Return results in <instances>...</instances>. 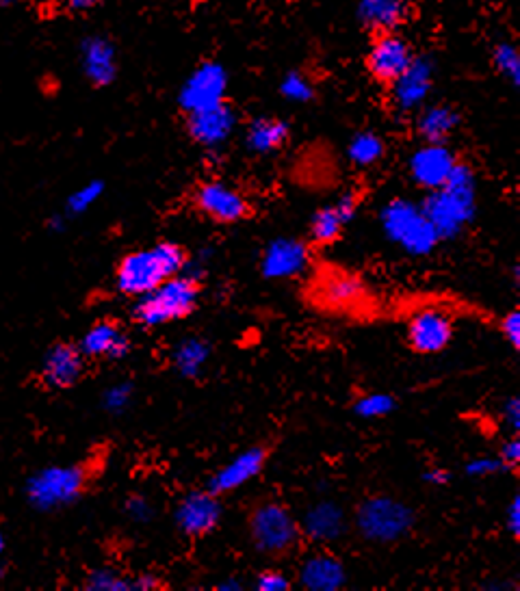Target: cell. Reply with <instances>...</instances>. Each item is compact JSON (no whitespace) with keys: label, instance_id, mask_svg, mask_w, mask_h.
Listing matches in <instances>:
<instances>
[{"label":"cell","instance_id":"cell-39","mask_svg":"<svg viewBox=\"0 0 520 591\" xmlns=\"http://www.w3.org/2000/svg\"><path fill=\"white\" fill-rule=\"evenodd\" d=\"M501 334L512 349H520V314L518 310L507 312L501 321Z\"/></svg>","mask_w":520,"mask_h":591},{"label":"cell","instance_id":"cell-2","mask_svg":"<svg viewBox=\"0 0 520 591\" xmlns=\"http://www.w3.org/2000/svg\"><path fill=\"white\" fill-rule=\"evenodd\" d=\"M187 249L163 241L146 249H135L120 258L115 267V288L126 297H139L154 291L169 278H174L185 267Z\"/></svg>","mask_w":520,"mask_h":591},{"label":"cell","instance_id":"cell-14","mask_svg":"<svg viewBox=\"0 0 520 591\" xmlns=\"http://www.w3.org/2000/svg\"><path fill=\"white\" fill-rule=\"evenodd\" d=\"M315 301L325 310L347 312L358 310L369 299L367 286L358 275L349 271H328L315 284Z\"/></svg>","mask_w":520,"mask_h":591},{"label":"cell","instance_id":"cell-45","mask_svg":"<svg viewBox=\"0 0 520 591\" xmlns=\"http://www.w3.org/2000/svg\"><path fill=\"white\" fill-rule=\"evenodd\" d=\"M100 0H65V7L74 13H85L89 9H94Z\"/></svg>","mask_w":520,"mask_h":591},{"label":"cell","instance_id":"cell-26","mask_svg":"<svg viewBox=\"0 0 520 591\" xmlns=\"http://www.w3.org/2000/svg\"><path fill=\"white\" fill-rule=\"evenodd\" d=\"M291 128L280 117H256L245 130V143L254 154H271L286 146Z\"/></svg>","mask_w":520,"mask_h":591},{"label":"cell","instance_id":"cell-48","mask_svg":"<svg viewBox=\"0 0 520 591\" xmlns=\"http://www.w3.org/2000/svg\"><path fill=\"white\" fill-rule=\"evenodd\" d=\"M5 546H7V542H5V533L0 531V557H3V553H5Z\"/></svg>","mask_w":520,"mask_h":591},{"label":"cell","instance_id":"cell-30","mask_svg":"<svg viewBox=\"0 0 520 591\" xmlns=\"http://www.w3.org/2000/svg\"><path fill=\"white\" fill-rule=\"evenodd\" d=\"M280 94L289 102L308 104L317 98V85L304 70H291L282 78Z\"/></svg>","mask_w":520,"mask_h":591},{"label":"cell","instance_id":"cell-38","mask_svg":"<svg viewBox=\"0 0 520 591\" xmlns=\"http://www.w3.org/2000/svg\"><path fill=\"white\" fill-rule=\"evenodd\" d=\"M124 511H126V516L130 520H135V522H150V518L154 514V509H152L150 501H148L146 496H141V494L128 496L126 503H124Z\"/></svg>","mask_w":520,"mask_h":591},{"label":"cell","instance_id":"cell-12","mask_svg":"<svg viewBox=\"0 0 520 591\" xmlns=\"http://www.w3.org/2000/svg\"><path fill=\"white\" fill-rule=\"evenodd\" d=\"M269 455H271V449L265 444L250 446V449H245L243 453L234 457L232 462L221 466L215 475L208 479L206 490L215 496L237 492L245 483H250L265 470Z\"/></svg>","mask_w":520,"mask_h":591},{"label":"cell","instance_id":"cell-23","mask_svg":"<svg viewBox=\"0 0 520 591\" xmlns=\"http://www.w3.org/2000/svg\"><path fill=\"white\" fill-rule=\"evenodd\" d=\"M410 16V0H360L358 5V20L371 35L399 31L408 24Z\"/></svg>","mask_w":520,"mask_h":591},{"label":"cell","instance_id":"cell-25","mask_svg":"<svg viewBox=\"0 0 520 591\" xmlns=\"http://www.w3.org/2000/svg\"><path fill=\"white\" fill-rule=\"evenodd\" d=\"M347 581L343 561L332 553L308 557L299 568V585L308 591H338Z\"/></svg>","mask_w":520,"mask_h":591},{"label":"cell","instance_id":"cell-42","mask_svg":"<svg viewBox=\"0 0 520 591\" xmlns=\"http://www.w3.org/2000/svg\"><path fill=\"white\" fill-rule=\"evenodd\" d=\"M507 529H510L514 540H518L520 535V498L514 496L510 509H507Z\"/></svg>","mask_w":520,"mask_h":591},{"label":"cell","instance_id":"cell-4","mask_svg":"<svg viewBox=\"0 0 520 591\" xmlns=\"http://www.w3.org/2000/svg\"><path fill=\"white\" fill-rule=\"evenodd\" d=\"M89 479V466L85 464L46 466L26 479V503L42 514L70 507L85 496Z\"/></svg>","mask_w":520,"mask_h":591},{"label":"cell","instance_id":"cell-21","mask_svg":"<svg viewBox=\"0 0 520 591\" xmlns=\"http://www.w3.org/2000/svg\"><path fill=\"white\" fill-rule=\"evenodd\" d=\"M310 249L304 241L297 239H276L267 245L260 260V273L267 280H284L302 273L308 265Z\"/></svg>","mask_w":520,"mask_h":591},{"label":"cell","instance_id":"cell-29","mask_svg":"<svg viewBox=\"0 0 520 591\" xmlns=\"http://www.w3.org/2000/svg\"><path fill=\"white\" fill-rule=\"evenodd\" d=\"M384 154H386L384 139L380 135L371 133V130H362V133L351 137L349 148H347L349 161L362 169L380 163L384 159Z\"/></svg>","mask_w":520,"mask_h":591},{"label":"cell","instance_id":"cell-33","mask_svg":"<svg viewBox=\"0 0 520 591\" xmlns=\"http://www.w3.org/2000/svg\"><path fill=\"white\" fill-rule=\"evenodd\" d=\"M85 589L87 591H133V579H128V576L109 568H98L87 574Z\"/></svg>","mask_w":520,"mask_h":591},{"label":"cell","instance_id":"cell-49","mask_svg":"<svg viewBox=\"0 0 520 591\" xmlns=\"http://www.w3.org/2000/svg\"><path fill=\"white\" fill-rule=\"evenodd\" d=\"M5 574H7V568H5V563H3V561H0V581H3V579H5Z\"/></svg>","mask_w":520,"mask_h":591},{"label":"cell","instance_id":"cell-24","mask_svg":"<svg viewBox=\"0 0 520 591\" xmlns=\"http://www.w3.org/2000/svg\"><path fill=\"white\" fill-rule=\"evenodd\" d=\"M299 529L312 542H336L347 531V514L336 501H319L306 511L304 520L299 522Z\"/></svg>","mask_w":520,"mask_h":591},{"label":"cell","instance_id":"cell-31","mask_svg":"<svg viewBox=\"0 0 520 591\" xmlns=\"http://www.w3.org/2000/svg\"><path fill=\"white\" fill-rule=\"evenodd\" d=\"M492 65L514 87L520 83V55L512 42H499L492 48Z\"/></svg>","mask_w":520,"mask_h":591},{"label":"cell","instance_id":"cell-32","mask_svg":"<svg viewBox=\"0 0 520 591\" xmlns=\"http://www.w3.org/2000/svg\"><path fill=\"white\" fill-rule=\"evenodd\" d=\"M104 193V182L102 180H89L87 185L78 187L65 202V215L68 217H78L87 213V210L94 206Z\"/></svg>","mask_w":520,"mask_h":591},{"label":"cell","instance_id":"cell-16","mask_svg":"<svg viewBox=\"0 0 520 591\" xmlns=\"http://www.w3.org/2000/svg\"><path fill=\"white\" fill-rule=\"evenodd\" d=\"M434 85V61L427 57H414L410 68L390 85V100L399 113H412L423 107Z\"/></svg>","mask_w":520,"mask_h":591},{"label":"cell","instance_id":"cell-44","mask_svg":"<svg viewBox=\"0 0 520 591\" xmlns=\"http://www.w3.org/2000/svg\"><path fill=\"white\" fill-rule=\"evenodd\" d=\"M159 587H163V583L152 574H141L137 579H133V591H152Z\"/></svg>","mask_w":520,"mask_h":591},{"label":"cell","instance_id":"cell-41","mask_svg":"<svg viewBox=\"0 0 520 591\" xmlns=\"http://www.w3.org/2000/svg\"><path fill=\"white\" fill-rule=\"evenodd\" d=\"M503 416H505L507 423H510L512 433H518V429H520V399L518 397L507 399V403L503 405Z\"/></svg>","mask_w":520,"mask_h":591},{"label":"cell","instance_id":"cell-18","mask_svg":"<svg viewBox=\"0 0 520 591\" xmlns=\"http://www.w3.org/2000/svg\"><path fill=\"white\" fill-rule=\"evenodd\" d=\"M360 206V193L347 191L330 206L319 208L310 221V245L330 247L345 230L347 223L356 217Z\"/></svg>","mask_w":520,"mask_h":591},{"label":"cell","instance_id":"cell-8","mask_svg":"<svg viewBox=\"0 0 520 591\" xmlns=\"http://www.w3.org/2000/svg\"><path fill=\"white\" fill-rule=\"evenodd\" d=\"M414 57L410 42L399 31L380 33L373 35L364 65H367V72L377 85L390 87L410 68Z\"/></svg>","mask_w":520,"mask_h":591},{"label":"cell","instance_id":"cell-34","mask_svg":"<svg viewBox=\"0 0 520 591\" xmlns=\"http://www.w3.org/2000/svg\"><path fill=\"white\" fill-rule=\"evenodd\" d=\"M395 397L386 392H371L360 397L354 405V412L360 418H384L395 410Z\"/></svg>","mask_w":520,"mask_h":591},{"label":"cell","instance_id":"cell-27","mask_svg":"<svg viewBox=\"0 0 520 591\" xmlns=\"http://www.w3.org/2000/svg\"><path fill=\"white\" fill-rule=\"evenodd\" d=\"M460 120L462 117L458 109L449 107V104H432L416 117V133L425 143H447V139L458 130Z\"/></svg>","mask_w":520,"mask_h":591},{"label":"cell","instance_id":"cell-5","mask_svg":"<svg viewBox=\"0 0 520 591\" xmlns=\"http://www.w3.org/2000/svg\"><path fill=\"white\" fill-rule=\"evenodd\" d=\"M247 533L256 553L269 559L291 557L302 542V529L289 507L278 501H263L247 516Z\"/></svg>","mask_w":520,"mask_h":591},{"label":"cell","instance_id":"cell-50","mask_svg":"<svg viewBox=\"0 0 520 591\" xmlns=\"http://www.w3.org/2000/svg\"><path fill=\"white\" fill-rule=\"evenodd\" d=\"M13 3H16V0H0V7H9Z\"/></svg>","mask_w":520,"mask_h":591},{"label":"cell","instance_id":"cell-37","mask_svg":"<svg viewBox=\"0 0 520 591\" xmlns=\"http://www.w3.org/2000/svg\"><path fill=\"white\" fill-rule=\"evenodd\" d=\"M254 587L258 591H289L293 587V581L280 570H267L258 576Z\"/></svg>","mask_w":520,"mask_h":591},{"label":"cell","instance_id":"cell-3","mask_svg":"<svg viewBox=\"0 0 520 591\" xmlns=\"http://www.w3.org/2000/svg\"><path fill=\"white\" fill-rule=\"evenodd\" d=\"M200 280H193L189 275H174L154 291L139 295L133 306V321L141 327H161L174 321L191 317L200 301Z\"/></svg>","mask_w":520,"mask_h":591},{"label":"cell","instance_id":"cell-47","mask_svg":"<svg viewBox=\"0 0 520 591\" xmlns=\"http://www.w3.org/2000/svg\"><path fill=\"white\" fill-rule=\"evenodd\" d=\"M217 589H228V591H234V589H241V583H237V581H224V583H219L217 585Z\"/></svg>","mask_w":520,"mask_h":591},{"label":"cell","instance_id":"cell-36","mask_svg":"<svg viewBox=\"0 0 520 591\" xmlns=\"http://www.w3.org/2000/svg\"><path fill=\"white\" fill-rule=\"evenodd\" d=\"M464 470H466V475H471V477H492V475H501V472H507L510 470V466H507L499 455L497 457L486 455V457L471 459Z\"/></svg>","mask_w":520,"mask_h":591},{"label":"cell","instance_id":"cell-46","mask_svg":"<svg viewBox=\"0 0 520 591\" xmlns=\"http://www.w3.org/2000/svg\"><path fill=\"white\" fill-rule=\"evenodd\" d=\"M65 221H68V215L65 213H57L46 219V228L50 232H63L65 230Z\"/></svg>","mask_w":520,"mask_h":591},{"label":"cell","instance_id":"cell-7","mask_svg":"<svg viewBox=\"0 0 520 591\" xmlns=\"http://www.w3.org/2000/svg\"><path fill=\"white\" fill-rule=\"evenodd\" d=\"M380 219L388 239L410 256L432 254L440 243V236L432 221L425 217L421 204L397 197L384 206Z\"/></svg>","mask_w":520,"mask_h":591},{"label":"cell","instance_id":"cell-6","mask_svg":"<svg viewBox=\"0 0 520 591\" xmlns=\"http://www.w3.org/2000/svg\"><path fill=\"white\" fill-rule=\"evenodd\" d=\"M414 511L399 498L375 494L358 505L354 524L362 540L373 544H395L414 527Z\"/></svg>","mask_w":520,"mask_h":591},{"label":"cell","instance_id":"cell-15","mask_svg":"<svg viewBox=\"0 0 520 591\" xmlns=\"http://www.w3.org/2000/svg\"><path fill=\"white\" fill-rule=\"evenodd\" d=\"M455 163H458V156L447 143H423L410 156V176L416 187L434 191L445 187Z\"/></svg>","mask_w":520,"mask_h":591},{"label":"cell","instance_id":"cell-19","mask_svg":"<svg viewBox=\"0 0 520 591\" xmlns=\"http://www.w3.org/2000/svg\"><path fill=\"white\" fill-rule=\"evenodd\" d=\"M76 345L87 360L115 362L128 356L130 349H133V340L122 330L120 323L102 319L91 325Z\"/></svg>","mask_w":520,"mask_h":591},{"label":"cell","instance_id":"cell-28","mask_svg":"<svg viewBox=\"0 0 520 591\" xmlns=\"http://www.w3.org/2000/svg\"><path fill=\"white\" fill-rule=\"evenodd\" d=\"M208 358H211V345L198 336H189L185 340H180L174 349L176 371L187 379L200 377Z\"/></svg>","mask_w":520,"mask_h":591},{"label":"cell","instance_id":"cell-35","mask_svg":"<svg viewBox=\"0 0 520 591\" xmlns=\"http://www.w3.org/2000/svg\"><path fill=\"white\" fill-rule=\"evenodd\" d=\"M133 394H135V386L130 382L113 384L102 394V407L109 414H122L130 405V401H133Z\"/></svg>","mask_w":520,"mask_h":591},{"label":"cell","instance_id":"cell-1","mask_svg":"<svg viewBox=\"0 0 520 591\" xmlns=\"http://www.w3.org/2000/svg\"><path fill=\"white\" fill-rule=\"evenodd\" d=\"M421 208L432 221L440 241L455 239L475 217L477 185L473 167L462 161L455 163L445 187L429 191Z\"/></svg>","mask_w":520,"mask_h":591},{"label":"cell","instance_id":"cell-13","mask_svg":"<svg viewBox=\"0 0 520 591\" xmlns=\"http://www.w3.org/2000/svg\"><path fill=\"white\" fill-rule=\"evenodd\" d=\"M87 369V358L76 343H55L39 366V379L50 390H70L81 382Z\"/></svg>","mask_w":520,"mask_h":591},{"label":"cell","instance_id":"cell-43","mask_svg":"<svg viewBox=\"0 0 520 591\" xmlns=\"http://www.w3.org/2000/svg\"><path fill=\"white\" fill-rule=\"evenodd\" d=\"M449 479L451 475L445 468H429L427 472H423V481L429 485H447Z\"/></svg>","mask_w":520,"mask_h":591},{"label":"cell","instance_id":"cell-17","mask_svg":"<svg viewBox=\"0 0 520 591\" xmlns=\"http://www.w3.org/2000/svg\"><path fill=\"white\" fill-rule=\"evenodd\" d=\"M453 338V321L447 312L429 308L414 314L408 323L410 349L421 356L445 351Z\"/></svg>","mask_w":520,"mask_h":591},{"label":"cell","instance_id":"cell-9","mask_svg":"<svg viewBox=\"0 0 520 591\" xmlns=\"http://www.w3.org/2000/svg\"><path fill=\"white\" fill-rule=\"evenodd\" d=\"M193 204L206 219L221 223V226H232V223L245 221L254 213L247 197L221 180L202 182V185L195 189Z\"/></svg>","mask_w":520,"mask_h":591},{"label":"cell","instance_id":"cell-11","mask_svg":"<svg viewBox=\"0 0 520 591\" xmlns=\"http://www.w3.org/2000/svg\"><path fill=\"white\" fill-rule=\"evenodd\" d=\"M187 135L202 148H219L232 137L239 124V115L230 102L221 100L213 107H206L193 113H185Z\"/></svg>","mask_w":520,"mask_h":591},{"label":"cell","instance_id":"cell-22","mask_svg":"<svg viewBox=\"0 0 520 591\" xmlns=\"http://www.w3.org/2000/svg\"><path fill=\"white\" fill-rule=\"evenodd\" d=\"M81 68L94 87H109L117 78V50L102 35L85 37L81 44Z\"/></svg>","mask_w":520,"mask_h":591},{"label":"cell","instance_id":"cell-40","mask_svg":"<svg viewBox=\"0 0 520 591\" xmlns=\"http://www.w3.org/2000/svg\"><path fill=\"white\" fill-rule=\"evenodd\" d=\"M499 457L503 459V462H505L507 466H510V470H514V468L518 466V462H520V442H518V438H516V433H514V436H512L510 440L503 442Z\"/></svg>","mask_w":520,"mask_h":591},{"label":"cell","instance_id":"cell-10","mask_svg":"<svg viewBox=\"0 0 520 591\" xmlns=\"http://www.w3.org/2000/svg\"><path fill=\"white\" fill-rule=\"evenodd\" d=\"M228 74L217 61H206L191 72L178 94V104L185 113L200 111L226 100Z\"/></svg>","mask_w":520,"mask_h":591},{"label":"cell","instance_id":"cell-20","mask_svg":"<svg viewBox=\"0 0 520 591\" xmlns=\"http://www.w3.org/2000/svg\"><path fill=\"white\" fill-rule=\"evenodd\" d=\"M176 524L187 537H204L217 529L221 520L219 496L204 492L187 494L176 507Z\"/></svg>","mask_w":520,"mask_h":591}]
</instances>
